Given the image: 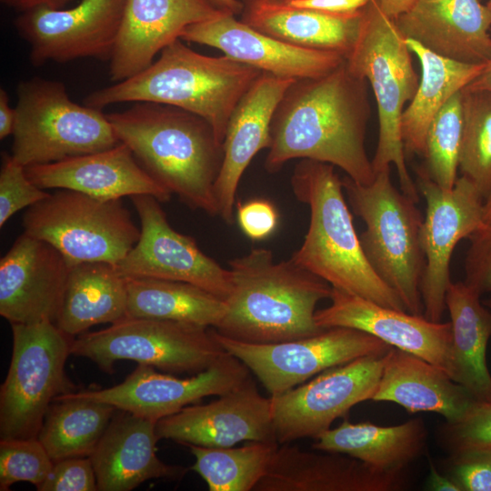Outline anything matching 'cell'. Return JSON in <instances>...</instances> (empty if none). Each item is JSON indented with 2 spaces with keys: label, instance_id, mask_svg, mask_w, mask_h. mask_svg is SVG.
Here are the masks:
<instances>
[{
  "label": "cell",
  "instance_id": "obj_20",
  "mask_svg": "<svg viewBox=\"0 0 491 491\" xmlns=\"http://www.w3.org/2000/svg\"><path fill=\"white\" fill-rule=\"evenodd\" d=\"M71 265L25 233L0 260V315L11 324L55 322Z\"/></svg>",
  "mask_w": 491,
  "mask_h": 491
},
{
  "label": "cell",
  "instance_id": "obj_47",
  "mask_svg": "<svg viewBox=\"0 0 491 491\" xmlns=\"http://www.w3.org/2000/svg\"><path fill=\"white\" fill-rule=\"evenodd\" d=\"M15 108L9 105L8 95L5 89L0 90V139L13 135L15 125Z\"/></svg>",
  "mask_w": 491,
  "mask_h": 491
},
{
  "label": "cell",
  "instance_id": "obj_46",
  "mask_svg": "<svg viewBox=\"0 0 491 491\" xmlns=\"http://www.w3.org/2000/svg\"><path fill=\"white\" fill-rule=\"evenodd\" d=\"M368 2L369 0H294L286 4L328 14L347 15L360 11Z\"/></svg>",
  "mask_w": 491,
  "mask_h": 491
},
{
  "label": "cell",
  "instance_id": "obj_10",
  "mask_svg": "<svg viewBox=\"0 0 491 491\" xmlns=\"http://www.w3.org/2000/svg\"><path fill=\"white\" fill-rule=\"evenodd\" d=\"M11 326L12 356L0 389V439L37 438L52 402L75 389L65 374L73 338L54 322Z\"/></svg>",
  "mask_w": 491,
  "mask_h": 491
},
{
  "label": "cell",
  "instance_id": "obj_34",
  "mask_svg": "<svg viewBox=\"0 0 491 491\" xmlns=\"http://www.w3.org/2000/svg\"><path fill=\"white\" fill-rule=\"evenodd\" d=\"M127 316L150 317L215 328L225 301L196 286L172 280L126 277Z\"/></svg>",
  "mask_w": 491,
  "mask_h": 491
},
{
  "label": "cell",
  "instance_id": "obj_5",
  "mask_svg": "<svg viewBox=\"0 0 491 491\" xmlns=\"http://www.w3.org/2000/svg\"><path fill=\"white\" fill-rule=\"evenodd\" d=\"M291 186L297 200L310 210L305 239L291 259L334 288L406 311L368 263L334 165L302 159L294 168Z\"/></svg>",
  "mask_w": 491,
  "mask_h": 491
},
{
  "label": "cell",
  "instance_id": "obj_1",
  "mask_svg": "<svg viewBox=\"0 0 491 491\" xmlns=\"http://www.w3.org/2000/svg\"><path fill=\"white\" fill-rule=\"evenodd\" d=\"M371 109L367 81L352 74L346 60L333 71L295 80L274 113L265 161L269 173L296 158L338 166L361 185L375 178L366 149Z\"/></svg>",
  "mask_w": 491,
  "mask_h": 491
},
{
  "label": "cell",
  "instance_id": "obj_36",
  "mask_svg": "<svg viewBox=\"0 0 491 491\" xmlns=\"http://www.w3.org/2000/svg\"><path fill=\"white\" fill-rule=\"evenodd\" d=\"M187 446L195 458L191 469L209 491H251L266 475L278 444L249 441L239 447Z\"/></svg>",
  "mask_w": 491,
  "mask_h": 491
},
{
  "label": "cell",
  "instance_id": "obj_12",
  "mask_svg": "<svg viewBox=\"0 0 491 491\" xmlns=\"http://www.w3.org/2000/svg\"><path fill=\"white\" fill-rule=\"evenodd\" d=\"M221 346L257 377L270 396L281 395L322 373L356 358L385 355L391 347L366 332L343 326L313 336L270 344L246 343L222 336Z\"/></svg>",
  "mask_w": 491,
  "mask_h": 491
},
{
  "label": "cell",
  "instance_id": "obj_53",
  "mask_svg": "<svg viewBox=\"0 0 491 491\" xmlns=\"http://www.w3.org/2000/svg\"><path fill=\"white\" fill-rule=\"evenodd\" d=\"M484 218L485 222L491 220V195L485 201Z\"/></svg>",
  "mask_w": 491,
  "mask_h": 491
},
{
  "label": "cell",
  "instance_id": "obj_24",
  "mask_svg": "<svg viewBox=\"0 0 491 491\" xmlns=\"http://www.w3.org/2000/svg\"><path fill=\"white\" fill-rule=\"evenodd\" d=\"M405 471L385 472L346 454L278 445L255 491H397Z\"/></svg>",
  "mask_w": 491,
  "mask_h": 491
},
{
  "label": "cell",
  "instance_id": "obj_48",
  "mask_svg": "<svg viewBox=\"0 0 491 491\" xmlns=\"http://www.w3.org/2000/svg\"><path fill=\"white\" fill-rule=\"evenodd\" d=\"M71 0H1L3 4L15 8L20 12L28 11L39 7L52 9L64 8Z\"/></svg>",
  "mask_w": 491,
  "mask_h": 491
},
{
  "label": "cell",
  "instance_id": "obj_16",
  "mask_svg": "<svg viewBox=\"0 0 491 491\" xmlns=\"http://www.w3.org/2000/svg\"><path fill=\"white\" fill-rule=\"evenodd\" d=\"M125 2L81 0L68 9L35 8L21 12L15 27L29 45L34 65L86 57L109 61Z\"/></svg>",
  "mask_w": 491,
  "mask_h": 491
},
{
  "label": "cell",
  "instance_id": "obj_51",
  "mask_svg": "<svg viewBox=\"0 0 491 491\" xmlns=\"http://www.w3.org/2000/svg\"><path fill=\"white\" fill-rule=\"evenodd\" d=\"M464 90L491 91V59L486 64L482 72Z\"/></svg>",
  "mask_w": 491,
  "mask_h": 491
},
{
  "label": "cell",
  "instance_id": "obj_22",
  "mask_svg": "<svg viewBox=\"0 0 491 491\" xmlns=\"http://www.w3.org/2000/svg\"><path fill=\"white\" fill-rule=\"evenodd\" d=\"M225 12L206 0H126L109 64L114 83L146 69L189 25Z\"/></svg>",
  "mask_w": 491,
  "mask_h": 491
},
{
  "label": "cell",
  "instance_id": "obj_28",
  "mask_svg": "<svg viewBox=\"0 0 491 491\" xmlns=\"http://www.w3.org/2000/svg\"><path fill=\"white\" fill-rule=\"evenodd\" d=\"M373 401L393 402L409 413L428 411L446 423L462 419L477 401L460 384L428 361L391 346Z\"/></svg>",
  "mask_w": 491,
  "mask_h": 491
},
{
  "label": "cell",
  "instance_id": "obj_3",
  "mask_svg": "<svg viewBox=\"0 0 491 491\" xmlns=\"http://www.w3.org/2000/svg\"><path fill=\"white\" fill-rule=\"evenodd\" d=\"M231 291L215 328L235 340L270 344L319 333L316 306L330 298L332 286L293 259L276 262L266 248H254L228 262Z\"/></svg>",
  "mask_w": 491,
  "mask_h": 491
},
{
  "label": "cell",
  "instance_id": "obj_19",
  "mask_svg": "<svg viewBox=\"0 0 491 491\" xmlns=\"http://www.w3.org/2000/svg\"><path fill=\"white\" fill-rule=\"evenodd\" d=\"M329 299L328 306L316 311L315 320L319 327L343 326L366 332L393 347L428 361L454 380L450 321L434 322L334 287Z\"/></svg>",
  "mask_w": 491,
  "mask_h": 491
},
{
  "label": "cell",
  "instance_id": "obj_49",
  "mask_svg": "<svg viewBox=\"0 0 491 491\" xmlns=\"http://www.w3.org/2000/svg\"><path fill=\"white\" fill-rule=\"evenodd\" d=\"M427 487L434 491H462L458 484L453 479L442 476L436 467L430 462Z\"/></svg>",
  "mask_w": 491,
  "mask_h": 491
},
{
  "label": "cell",
  "instance_id": "obj_4",
  "mask_svg": "<svg viewBox=\"0 0 491 491\" xmlns=\"http://www.w3.org/2000/svg\"><path fill=\"white\" fill-rule=\"evenodd\" d=\"M262 72L227 55L208 56L176 39L139 74L95 90L84 104L103 109L125 102L176 106L207 121L223 146L228 119Z\"/></svg>",
  "mask_w": 491,
  "mask_h": 491
},
{
  "label": "cell",
  "instance_id": "obj_32",
  "mask_svg": "<svg viewBox=\"0 0 491 491\" xmlns=\"http://www.w3.org/2000/svg\"><path fill=\"white\" fill-rule=\"evenodd\" d=\"M481 296L463 282H451L446 296L453 336L454 380L477 402L491 401L486 348L491 337V310Z\"/></svg>",
  "mask_w": 491,
  "mask_h": 491
},
{
  "label": "cell",
  "instance_id": "obj_55",
  "mask_svg": "<svg viewBox=\"0 0 491 491\" xmlns=\"http://www.w3.org/2000/svg\"><path fill=\"white\" fill-rule=\"evenodd\" d=\"M483 304L491 310V297L483 300Z\"/></svg>",
  "mask_w": 491,
  "mask_h": 491
},
{
  "label": "cell",
  "instance_id": "obj_15",
  "mask_svg": "<svg viewBox=\"0 0 491 491\" xmlns=\"http://www.w3.org/2000/svg\"><path fill=\"white\" fill-rule=\"evenodd\" d=\"M141 224L140 237L116 266L125 277L155 278L188 283L225 300L231 273L206 256L195 241L175 230L160 201L149 195L131 196Z\"/></svg>",
  "mask_w": 491,
  "mask_h": 491
},
{
  "label": "cell",
  "instance_id": "obj_33",
  "mask_svg": "<svg viewBox=\"0 0 491 491\" xmlns=\"http://www.w3.org/2000/svg\"><path fill=\"white\" fill-rule=\"evenodd\" d=\"M409 50L421 65V79L416 92L401 117L405 155H424L429 126L444 106L484 69V65L457 62L440 56L415 40L406 38Z\"/></svg>",
  "mask_w": 491,
  "mask_h": 491
},
{
  "label": "cell",
  "instance_id": "obj_17",
  "mask_svg": "<svg viewBox=\"0 0 491 491\" xmlns=\"http://www.w3.org/2000/svg\"><path fill=\"white\" fill-rule=\"evenodd\" d=\"M249 371L245 364L225 351L210 367L188 377L138 365L118 385L72 394L157 422L204 397L218 396L234 389L250 376Z\"/></svg>",
  "mask_w": 491,
  "mask_h": 491
},
{
  "label": "cell",
  "instance_id": "obj_26",
  "mask_svg": "<svg viewBox=\"0 0 491 491\" xmlns=\"http://www.w3.org/2000/svg\"><path fill=\"white\" fill-rule=\"evenodd\" d=\"M396 24L402 35L457 62L491 59V8L479 0H417Z\"/></svg>",
  "mask_w": 491,
  "mask_h": 491
},
{
  "label": "cell",
  "instance_id": "obj_14",
  "mask_svg": "<svg viewBox=\"0 0 491 491\" xmlns=\"http://www.w3.org/2000/svg\"><path fill=\"white\" fill-rule=\"evenodd\" d=\"M417 189L426 200V215L420 241L426 267L421 282L424 316L441 322L446 309V296L450 263L457 243L484 223L485 199L466 177L457 178L451 189H444L417 169Z\"/></svg>",
  "mask_w": 491,
  "mask_h": 491
},
{
  "label": "cell",
  "instance_id": "obj_21",
  "mask_svg": "<svg viewBox=\"0 0 491 491\" xmlns=\"http://www.w3.org/2000/svg\"><path fill=\"white\" fill-rule=\"evenodd\" d=\"M180 39L219 49L261 72L296 80L324 75L346 60L338 53L306 49L282 42L228 13L187 26Z\"/></svg>",
  "mask_w": 491,
  "mask_h": 491
},
{
  "label": "cell",
  "instance_id": "obj_42",
  "mask_svg": "<svg viewBox=\"0 0 491 491\" xmlns=\"http://www.w3.org/2000/svg\"><path fill=\"white\" fill-rule=\"evenodd\" d=\"M465 258V283L480 296L491 292V220L468 237Z\"/></svg>",
  "mask_w": 491,
  "mask_h": 491
},
{
  "label": "cell",
  "instance_id": "obj_2",
  "mask_svg": "<svg viewBox=\"0 0 491 491\" xmlns=\"http://www.w3.org/2000/svg\"><path fill=\"white\" fill-rule=\"evenodd\" d=\"M106 115L119 141L156 182L192 209L218 215L214 187L223 146L207 121L153 102Z\"/></svg>",
  "mask_w": 491,
  "mask_h": 491
},
{
  "label": "cell",
  "instance_id": "obj_37",
  "mask_svg": "<svg viewBox=\"0 0 491 491\" xmlns=\"http://www.w3.org/2000/svg\"><path fill=\"white\" fill-rule=\"evenodd\" d=\"M462 114L458 168L486 201L491 195V91L463 89Z\"/></svg>",
  "mask_w": 491,
  "mask_h": 491
},
{
  "label": "cell",
  "instance_id": "obj_25",
  "mask_svg": "<svg viewBox=\"0 0 491 491\" xmlns=\"http://www.w3.org/2000/svg\"><path fill=\"white\" fill-rule=\"evenodd\" d=\"M29 179L43 189L60 188L89 196L115 200L149 195L168 202L173 195L137 162L124 143L62 161L25 167Z\"/></svg>",
  "mask_w": 491,
  "mask_h": 491
},
{
  "label": "cell",
  "instance_id": "obj_50",
  "mask_svg": "<svg viewBox=\"0 0 491 491\" xmlns=\"http://www.w3.org/2000/svg\"><path fill=\"white\" fill-rule=\"evenodd\" d=\"M416 1L417 0H375L380 10L386 16L394 20L409 11Z\"/></svg>",
  "mask_w": 491,
  "mask_h": 491
},
{
  "label": "cell",
  "instance_id": "obj_54",
  "mask_svg": "<svg viewBox=\"0 0 491 491\" xmlns=\"http://www.w3.org/2000/svg\"><path fill=\"white\" fill-rule=\"evenodd\" d=\"M273 3L286 4L294 0H266Z\"/></svg>",
  "mask_w": 491,
  "mask_h": 491
},
{
  "label": "cell",
  "instance_id": "obj_13",
  "mask_svg": "<svg viewBox=\"0 0 491 491\" xmlns=\"http://www.w3.org/2000/svg\"><path fill=\"white\" fill-rule=\"evenodd\" d=\"M383 364L384 355L359 357L326 369L281 395L270 396L278 445L302 438L316 439L354 406L372 400Z\"/></svg>",
  "mask_w": 491,
  "mask_h": 491
},
{
  "label": "cell",
  "instance_id": "obj_29",
  "mask_svg": "<svg viewBox=\"0 0 491 491\" xmlns=\"http://www.w3.org/2000/svg\"><path fill=\"white\" fill-rule=\"evenodd\" d=\"M241 21L286 44L346 56L358 35L362 9L335 15L266 0H242Z\"/></svg>",
  "mask_w": 491,
  "mask_h": 491
},
{
  "label": "cell",
  "instance_id": "obj_7",
  "mask_svg": "<svg viewBox=\"0 0 491 491\" xmlns=\"http://www.w3.org/2000/svg\"><path fill=\"white\" fill-rule=\"evenodd\" d=\"M342 182L353 211L366 225L359 239L371 267L408 313L424 316L420 291L426 267L420 241L424 217L416 202L394 185L390 167L376 173L369 185L348 176Z\"/></svg>",
  "mask_w": 491,
  "mask_h": 491
},
{
  "label": "cell",
  "instance_id": "obj_27",
  "mask_svg": "<svg viewBox=\"0 0 491 491\" xmlns=\"http://www.w3.org/2000/svg\"><path fill=\"white\" fill-rule=\"evenodd\" d=\"M118 411L89 456L97 489L130 491L150 479L180 480L188 469L156 455V422Z\"/></svg>",
  "mask_w": 491,
  "mask_h": 491
},
{
  "label": "cell",
  "instance_id": "obj_18",
  "mask_svg": "<svg viewBox=\"0 0 491 491\" xmlns=\"http://www.w3.org/2000/svg\"><path fill=\"white\" fill-rule=\"evenodd\" d=\"M155 432L159 439L205 447H229L244 441L277 443L271 397L259 393L251 376L215 401L187 406L158 420Z\"/></svg>",
  "mask_w": 491,
  "mask_h": 491
},
{
  "label": "cell",
  "instance_id": "obj_52",
  "mask_svg": "<svg viewBox=\"0 0 491 491\" xmlns=\"http://www.w3.org/2000/svg\"><path fill=\"white\" fill-rule=\"evenodd\" d=\"M219 11L237 15L243 11V3L238 0H206Z\"/></svg>",
  "mask_w": 491,
  "mask_h": 491
},
{
  "label": "cell",
  "instance_id": "obj_35",
  "mask_svg": "<svg viewBox=\"0 0 491 491\" xmlns=\"http://www.w3.org/2000/svg\"><path fill=\"white\" fill-rule=\"evenodd\" d=\"M55 401L45 414L37 439L53 462L89 456L118 409L72 393L61 395Z\"/></svg>",
  "mask_w": 491,
  "mask_h": 491
},
{
  "label": "cell",
  "instance_id": "obj_43",
  "mask_svg": "<svg viewBox=\"0 0 491 491\" xmlns=\"http://www.w3.org/2000/svg\"><path fill=\"white\" fill-rule=\"evenodd\" d=\"M96 477L89 456L69 457L54 462L38 491H95Z\"/></svg>",
  "mask_w": 491,
  "mask_h": 491
},
{
  "label": "cell",
  "instance_id": "obj_6",
  "mask_svg": "<svg viewBox=\"0 0 491 491\" xmlns=\"http://www.w3.org/2000/svg\"><path fill=\"white\" fill-rule=\"evenodd\" d=\"M406 37L396 21L386 16L375 0L362 9L356 43L346 56V65L355 75L366 79L373 90L379 121V133L372 165L375 174L394 165L400 190L418 202V189L406 163L401 135V117L406 101L418 86Z\"/></svg>",
  "mask_w": 491,
  "mask_h": 491
},
{
  "label": "cell",
  "instance_id": "obj_38",
  "mask_svg": "<svg viewBox=\"0 0 491 491\" xmlns=\"http://www.w3.org/2000/svg\"><path fill=\"white\" fill-rule=\"evenodd\" d=\"M462 128V91H459L433 119L426 139L425 165L419 168L444 189L453 188L457 180Z\"/></svg>",
  "mask_w": 491,
  "mask_h": 491
},
{
  "label": "cell",
  "instance_id": "obj_56",
  "mask_svg": "<svg viewBox=\"0 0 491 491\" xmlns=\"http://www.w3.org/2000/svg\"><path fill=\"white\" fill-rule=\"evenodd\" d=\"M486 5L491 8V0H488Z\"/></svg>",
  "mask_w": 491,
  "mask_h": 491
},
{
  "label": "cell",
  "instance_id": "obj_9",
  "mask_svg": "<svg viewBox=\"0 0 491 491\" xmlns=\"http://www.w3.org/2000/svg\"><path fill=\"white\" fill-rule=\"evenodd\" d=\"M71 355L87 358L112 374L119 360H133L169 374L200 373L225 350L214 328L191 323L130 317L72 339Z\"/></svg>",
  "mask_w": 491,
  "mask_h": 491
},
{
  "label": "cell",
  "instance_id": "obj_41",
  "mask_svg": "<svg viewBox=\"0 0 491 491\" xmlns=\"http://www.w3.org/2000/svg\"><path fill=\"white\" fill-rule=\"evenodd\" d=\"M45 189L33 183L25 173V167L4 154L0 170V226L17 211L46 198Z\"/></svg>",
  "mask_w": 491,
  "mask_h": 491
},
{
  "label": "cell",
  "instance_id": "obj_45",
  "mask_svg": "<svg viewBox=\"0 0 491 491\" xmlns=\"http://www.w3.org/2000/svg\"><path fill=\"white\" fill-rule=\"evenodd\" d=\"M454 460V480L462 490L491 491V453L470 454Z\"/></svg>",
  "mask_w": 491,
  "mask_h": 491
},
{
  "label": "cell",
  "instance_id": "obj_40",
  "mask_svg": "<svg viewBox=\"0 0 491 491\" xmlns=\"http://www.w3.org/2000/svg\"><path fill=\"white\" fill-rule=\"evenodd\" d=\"M443 439L454 458L491 453V401L476 402L462 419L446 423Z\"/></svg>",
  "mask_w": 491,
  "mask_h": 491
},
{
  "label": "cell",
  "instance_id": "obj_31",
  "mask_svg": "<svg viewBox=\"0 0 491 491\" xmlns=\"http://www.w3.org/2000/svg\"><path fill=\"white\" fill-rule=\"evenodd\" d=\"M127 278L115 266L86 262L71 266L55 324L69 336L127 316Z\"/></svg>",
  "mask_w": 491,
  "mask_h": 491
},
{
  "label": "cell",
  "instance_id": "obj_44",
  "mask_svg": "<svg viewBox=\"0 0 491 491\" xmlns=\"http://www.w3.org/2000/svg\"><path fill=\"white\" fill-rule=\"evenodd\" d=\"M236 215L241 230L253 240L268 237L275 231L278 222L275 206L263 199L238 203Z\"/></svg>",
  "mask_w": 491,
  "mask_h": 491
},
{
  "label": "cell",
  "instance_id": "obj_8",
  "mask_svg": "<svg viewBox=\"0 0 491 491\" xmlns=\"http://www.w3.org/2000/svg\"><path fill=\"white\" fill-rule=\"evenodd\" d=\"M11 156L25 167L112 148L120 143L102 109L79 105L58 81L34 77L16 88Z\"/></svg>",
  "mask_w": 491,
  "mask_h": 491
},
{
  "label": "cell",
  "instance_id": "obj_23",
  "mask_svg": "<svg viewBox=\"0 0 491 491\" xmlns=\"http://www.w3.org/2000/svg\"><path fill=\"white\" fill-rule=\"evenodd\" d=\"M296 79L262 74L235 106L223 142V162L215 183L218 215L232 224L240 179L254 156L271 144L270 126L276 108Z\"/></svg>",
  "mask_w": 491,
  "mask_h": 491
},
{
  "label": "cell",
  "instance_id": "obj_11",
  "mask_svg": "<svg viewBox=\"0 0 491 491\" xmlns=\"http://www.w3.org/2000/svg\"><path fill=\"white\" fill-rule=\"evenodd\" d=\"M23 226L24 233L55 247L71 266L86 262L116 266L141 233L121 199H97L67 189L28 207Z\"/></svg>",
  "mask_w": 491,
  "mask_h": 491
},
{
  "label": "cell",
  "instance_id": "obj_30",
  "mask_svg": "<svg viewBox=\"0 0 491 491\" xmlns=\"http://www.w3.org/2000/svg\"><path fill=\"white\" fill-rule=\"evenodd\" d=\"M426 429L422 418L392 426L345 420L316 438L312 448L348 455L385 472L405 471L423 452Z\"/></svg>",
  "mask_w": 491,
  "mask_h": 491
},
{
  "label": "cell",
  "instance_id": "obj_39",
  "mask_svg": "<svg viewBox=\"0 0 491 491\" xmlns=\"http://www.w3.org/2000/svg\"><path fill=\"white\" fill-rule=\"evenodd\" d=\"M54 462L37 438L0 439V490L29 482L37 490L47 479Z\"/></svg>",
  "mask_w": 491,
  "mask_h": 491
}]
</instances>
